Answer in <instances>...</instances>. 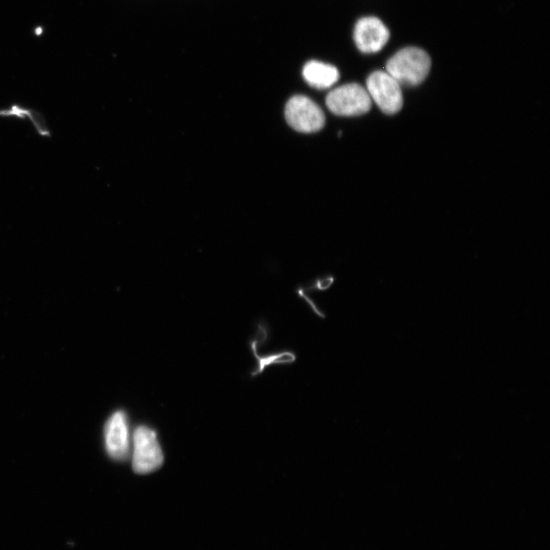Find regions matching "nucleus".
I'll list each match as a JSON object with an SVG mask.
<instances>
[{
  "mask_svg": "<svg viewBox=\"0 0 550 550\" xmlns=\"http://www.w3.org/2000/svg\"><path fill=\"white\" fill-rule=\"evenodd\" d=\"M431 69L429 54L418 47L398 51L387 64V72L401 85L414 87L425 81Z\"/></svg>",
  "mask_w": 550,
  "mask_h": 550,
  "instance_id": "obj_1",
  "label": "nucleus"
},
{
  "mask_svg": "<svg viewBox=\"0 0 550 550\" xmlns=\"http://www.w3.org/2000/svg\"><path fill=\"white\" fill-rule=\"evenodd\" d=\"M164 463V455L157 433L146 425H140L133 434V470L137 474L157 471Z\"/></svg>",
  "mask_w": 550,
  "mask_h": 550,
  "instance_id": "obj_2",
  "label": "nucleus"
},
{
  "mask_svg": "<svg viewBox=\"0 0 550 550\" xmlns=\"http://www.w3.org/2000/svg\"><path fill=\"white\" fill-rule=\"evenodd\" d=\"M330 112L340 117H356L369 112L372 100L365 88L356 83L343 85L326 97Z\"/></svg>",
  "mask_w": 550,
  "mask_h": 550,
  "instance_id": "obj_3",
  "label": "nucleus"
},
{
  "mask_svg": "<svg viewBox=\"0 0 550 550\" xmlns=\"http://www.w3.org/2000/svg\"><path fill=\"white\" fill-rule=\"evenodd\" d=\"M367 92L382 113L396 115L404 104L402 86L387 72L377 71L367 79Z\"/></svg>",
  "mask_w": 550,
  "mask_h": 550,
  "instance_id": "obj_4",
  "label": "nucleus"
},
{
  "mask_svg": "<svg viewBox=\"0 0 550 550\" xmlns=\"http://www.w3.org/2000/svg\"><path fill=\"white\" fill-rule=\"evenodd\" d=\"M288 124L301 133H315L325 125V116L322 109L307 96L292 97L285 110Z\"/></svg>",
  "mask_w": 550,
  "mask_h": 550,
  "instance_id": "obj_5",
  "label": "nucleus"
},
{
  "mask_svg": "<svg viewBox=\"0 0 550 550\" xmlns=\"http://www.w3.org/2000/svg\"><path fill=\"white\" fill-rule=\"evenodd\" d=\"M104 444L110 458L123 462L130 457V426L128 416L124 411L116 412L106 422Z\"/></svg>",
  "mask_w": 550,
  "mask_h": 550,
  "instance_id": "obj_6",
  "label": "nucleus"
},
{
  "mask_svg": "<svg viewBox=\"0 0 550 550\" xmlns=\"http://www.w3.org/2000/svg\"><path fill=\"white\" fill-rule=\"evenodd\" d=\"M390 30L375 17L360 19L354 30V40L358 49L365 54L377 53L388 44Z\"/></svg>",
  "mask_w": 550,
  "mask_h": 550,
  "instance_id": "obj_7",
  "label": "nucleus"
},
{
  "mask_svg": "<svg viewBox=\"0 0 550 550\" xmlns=\"http://www.w3.org/2000/svg\"><path fill=\"white\" fill-rule=\"evenodd\" d=\"M303 77L313 88L328 89L340 80V72L332 65L310 61L304 66Z\"/></svg>",
  "mask_w": 550,
  "mask_h": 550,
  "instance_id": "obj_8",
  "label": "nucleus"
},
{
  "mask_svg": "<svg viewBox=\"0 0 550 550\" xmlns=\"http://www.w3.org/2000/svg\"><path fill=\"white\" fill-rule=\"evenodd\" d=\"M0 118H16L22 121L29 120L40 137L47 139L52 137L46 119L35 109L13 104L9 108L0 109Z\"/></svg>",
  "mask_w": 550,
  "mask_h": 550,
  "instance_id": "obj_9",
  "label": "nucleus"
},
{
  "mask_svg": "<svg viewBox=\"0 0 550 550\" xmlns=\"http://www.w3.org/2000/svg\"><path fill=\"white\" fill-rule=\"evenodd\" d=\"M255 358L258 361V368L255 372L252 373L253 376H256L263 372L267 367L273 364H288L296 361V355L292 352H284L279 354H272L269 356L261 357L258 355L255 349H252Z\"/></svg>",
  "mask_w": 550,
  "mask_h": 550,
  "instance_id": "obj_10",
  "label": "nucleus"
}]
</instances>
